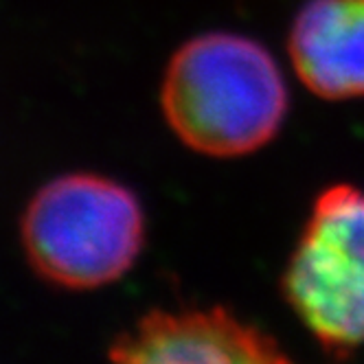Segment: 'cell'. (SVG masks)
I'll return each mask as SVG.
<instances>
[{
    "label": "cell",
    "mask_w": 364,
    "mask_h": 364,
    "mask_svg": "<svg viewBox=\"0 0 364 364\" xmlns=\"http://www.w3.org/2000/svg\"><path fill=\"white\" fill-rule=\"evenodd\" d=\"M161 101L182 143L226 159L264 147L279 132L288 88L259 42L237 33H204L176 50Z\"/></svg>",
    "instance_id": "6da1fadb"
},
{
    "label": "cell",
    "mask_w": 364,
    "mask_h": 364,
    "mask_svg": "<svg viewBox=\"0 0 364 364\" xmlns=\"http://www.w3.org/2000/svg\"><path fill=\"white\" fill-rule=\"evenodd\" d=\"M31 268L64 290H95L121 279L145 244L139 198L99 173H64L29 200L20 224Z\"/></svg>",
    "instance_id": "7a4b0ae2"
},
{
    "label": "cell",
    "mask_w": 364,
    "mask_h": 364,
    "mask_svg": "<svg viewBox=\"0 0 364 364\" xmlns=\"http://www.w3.org/2000/svg\"><path fill=\"white\" fill-rule=\"evenodd\" d=\"M283 290L327 351L345 355L364 345V189L336 185L318 196Z\"/></svg>",
    "instance_id": "3957f363"
},
{
    "label": "cell",
    "mask_w": 364,
    "mask_h": 364,
    "mask_svg": "<svg viewBox=\"0 0 364 364\" xmlns=\"http://www.w3.org/2000/svg\"><path fill=\"white\" fill-rule=\"evenodd\" d=\"M114 362L156 364H270L288 355L272 336L224 309L151 311L114 338Z\"/></svg>",
    "instance_id": "277c9868"
},
{
    "label": "cell",
    "mask_w": 364,
    "mask_h": 364,
    "mask_svg": "<svg viewBox=\"0 0 364 364\" xmlns=\"http://www.w3.org/2000/svg\"><path fill=\"white\" fill-rule=\"evenodd\" d=\"M290 55L318 97H364V0H309L292 24Z\"/></svg>",
    "instance_id": "5b68a950"
}]
</instances>
